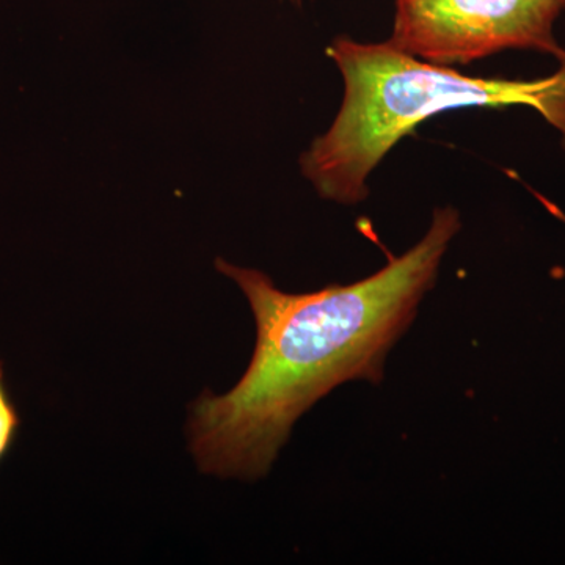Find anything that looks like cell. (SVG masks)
I'll use <instances>...</instances> for the list:
<instances>
[{
    "mask_svg": "<svg viewBox=\"0 0 565 565\" xmlns=\"http://www.w3.org/2000/svg\"><path fill=\"white\" fill-rule=\"evenodd\" d=\"M327 54L344 79V98L329 131L300 158L303 177L330 202L353 206L370 195L371 173L419 122L462 107H531L565 145V57L534 81L470 77L419 61L388 40L338 36Z\"/></svg>",
    "mask_w": 565,
    "mask_h": 565,
    "instance_id": "obj_2",
    "label": "cell"
},
{
    "mask_svg": "<svg viewBox=\"0 0 565 565\" xmlns=\"http://www.w3.org/2000/svg\"><path fill=\"white\" fill-rule=\"evenodd\" d=\"M565 0H396L390 43L419 61L470 65L503 51H535L557 62L555 24Z\"/></svg>",
    "mask_w": 565,
    "mask_h": 565,
    "instance_id": "obj_3",
    "label": "cell"
},
{
    "mask_svg": "<svg viewBox=\"0 0 565 565\" xmlns=\"http://www.w3.org/2000/svg\"><path fill=\"white\" fill-rule=\"evenodd\" d=\"M292 3H296V6H300V2H302V0H291Z\"/></svg>",
    "mask_w": 565,
    "mask_h": 565,
    "instance_id": "obj_5",
    "label": "cell"
},
{
    "mask_svg": "<svg viewBox=\"0 0 565 565\" xmlns=\"http://www.w3.org/2000/svg\"><path fill=\"white\" fill-rule=\"evenodd\" d=\"M21 418L17 407L11 403L10 397L0 401V460L10 451L18 429H20Z\"/></svg>",
    "mask_w": 565,
    "mask_h": 565,
    "instance_id": "obj_4",
    "label": "cell"
},
{
    "mask_svg": "<svg viewBox=\"0 0 565 565\" xmlns=\"http://www.w3.org/2000/svg\"><path fill=\"white\" fill-rule=\"evenodd\" d=\"M460 228L456 207H437L423 239L384 269L315 292L281 291L266 274L217 259L250 303L256 348L228 393L206 392L192 405L189 445L200 470L263 478L319 399L345 382L381 384L386 356L415 321Z\"/></svg>",
    "mask_w": 565,
    "mask_h": 565,
    "instance_id": "obj_1",
    "label": "cell"
}]
</instances>
